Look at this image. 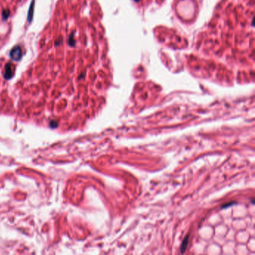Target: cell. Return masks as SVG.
Here are the masks:
<instances>
[{
	"instance_id": "7a4b0ae2",
	"label": "cell",
	"mask_w": 255,
	"mask_h": 255,
	"mask_svg": "<svg viewBox=\"0 0 255 255\" xmlns=\"http://www.w3.org/2000/svg\"><path fill=\"white\" fill-rule=\"evenodd\" d=\"M14 65L12 64L11 62H8L5 65V73H4V77L6 79H10L11 77L14 76Z\"/></svg>"
},
{
	"instance_id": "6da1fadb",
	"label": "cell",
	"mask_w": 255,
	"mask_h": 255,
	"mask_svg": "<svg viewBox=\"0 0 255 255\" xmlns=\"http://www.w3.org/2000/svg\"><path fill=\"white\" fill-rule=\"evenodd\" d=\"M10 59L14 61H19L22 58V50L20 46H15L13 47V49L10 50Z\"/></svg>"
},
{
	"instance_id": "277c9868",
	"label": "cell",
	"mask_w": 255,
	"mask_h": 255,
	"mask_svg": "<svg viewBox=\"0 0 255 255\" xmlns=\"http://www.w3.org/2000/svg\"><path fill=\"white\" fill-rule=\"evenodd\" d=\"M188 240H189V237H188V236H186V238L184 239L183 243H182L181 247H180V252H181V253H184V252L186 251L187 245H188Z\"/></svg>"
},
{
	"instance_id": "5b68a950",
	"label": "cell",
	"mask_w": 255,
	"mask_h": 255,
	"mask_svg": "<svg viewBox=\"0 0 255 255\" xmlns=\"http://www.w3.org/2000/svg\"><path fill=\"white\" fill-rule=\"evenodd\" d=\"M10 16V10L8 9H5L2 11V19L3 20H6Z\"/></svg>"
},
{
	"instance_id": "3957f363",
	"label": "cell",
	"mask_w": 255,
	"mask_h": 255,
	"mask_svg": "<svg viewBox=\"0 0 255 255\" xmlns=\"http://www.w3.org/2000/svg\"><path fill=\"white\" fill-rule=\"evenodd\" d=\"M34 5H35V0L32 1L31 5H30L29 10V15H28V20L29 22L31 23L32 18H33V13H34Z\"/></svg>"
},
{
	"instance_id": "8992f818",
	"label": "cell",
	"mask_w": 255,
	"mask_h": 255,
	"mask_svg": "<svg viewBox=\"0 0 255 255\" xmlns=\"http://www.w3.org/2000/svg\"><path fill=\"white\" fill-rule=\"evenodd\" d=\"M69 44L71 46V47H73V46H74L75 45V40H74V37H73V35H70V37L69 38Z\"/></svg>"
}]
</instances>
